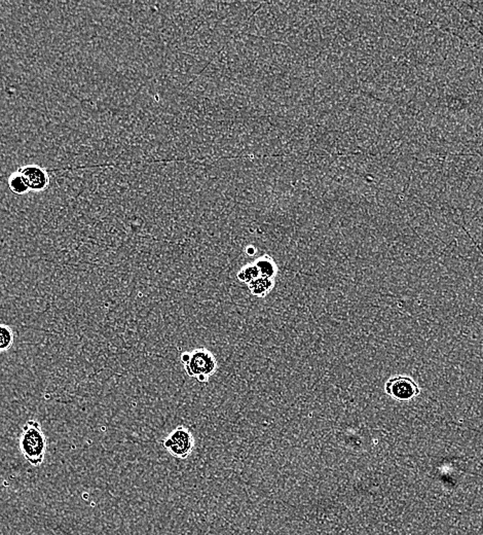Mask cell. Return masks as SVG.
<instances>
[{"instance_id": "cell-1", "label": "cell", "mask_w": 483, "mask_h": 535, "mask_svg": "<svg viewBox=\"0 0 483 535\" xmlns=\"http://www.w3.org/2000/svg\"><path fill=\"white\" fill-rule=\"evenodd\" d=\"M48 440L41 423L29 420L23 426L20 436V450L31 466H39L46 458Z\"/></svg>"}, {"instance_id": "cell-3", "label": "cell", "mask_w": 483, "mask_h": 535, "mask_svg": "<svg viewBox=\"0 0 483 535\" xmlns=\"http://www.w3.org/2000/svg\"><path fill=\"white\" fill-rule=\"evenodd\" d=\"M163 446L173 457L186 459L195 449V438L190 429L184 426H177L163 441Z\"/></svg>"}, {"instance_id": "cell-2", "label": "cell", "mask_w": 483, "mask_h": 535, "mask_svg": "<svg viewBox=\"0 0 483 535\" xmlns=\"http://www.w3.org/2000/svg\"><path fill=\"white\" fill-rule=\"evenodd\" d=\"M181 363L185 373L200 383L208 382L218 368L215 355L204 347L197 348L190 352H183L181 354Z\"/></svg>"}, {"instance_id": "cell-8", "label": "cell", "mask_w": 483, "mask_h": 535, "mask_svg": "<svg viewBox=\"0 0 483 535\" xmlns=\"http://www.w3.org/2000/svg\"><path fill=\"white\" fill-rule=\"evenodd\" d=\"M9 190L13 191L16 195L22 196L27 194L29 191L26 182L23 179L22 175L18 171L14 172L13 174L8 177Z\"/></svg>"}, {"instance_id": "cell-11", "label": "cell", "mask_w": 483, "mask_h": 535, "mask_svg": "<svg viewBox=\"0 0 483 535\" xmlns=\"http://www.w3.org/2000/svg\"><path fill=\"white\" fill-rule=\"evenodd\" d=\"M246 254L247 256H255L256 254V249L254 246H247L246 249Z\"/></svg>"}, {"instance_id": "cell-7", "label": "cell", "mask_w": 483, "mask_h": 535, "mask_svg": "<svg viewBox=\"0 0 483 535\" xmlns=\"http://www.w3.org/2000/svg\"><path fill=\"white\" fill-rule=\"evenodd\" d=\"M255 264L256 267L258 268L260 276L270 278V279H275L277 276L279 269L275 259L268 254L261 256L260 258L256 259L253 261Z\"/></svg>"}, {"instance_id": "cell-6", "label": "cell", "mask_w": 483, "mask_h": 535, "mask_svg": "<svg viewBox=\"0 0 483 535\" xmlns=\"http://www.w3.org/2000/svg\"><path fill=\"white\" fill-rule=\"evenodd\" d=\"M247 285H248L249 291H250L252 296L263 299L274 289L275 280L260 276Z\"/></svg>"}, {"instance_id": "cell-10", "label": "cell", "mask_w": 483, "mask_h": 535, "mask_svg": "<svg viewBox=\"0 0 483 535\" xmlns=\"http://www.w3.org/2000/svg\"><path fill=\"white\" fill-rule=\"evenodd\" d=\"M258 277H260V273L254 263L247 264L237 274L238 280L245 284H250Z\"/></svg>"}, {"instance_id": "cell-5", "label": "cell", "mask_w": 483, "mask_h": 535, "mask_svg": "<svg viewBox=\"0 0 483 535\" xmlns=\"http://www.w3.org/2000/svg\"><path fill=\"white\" fill-rule=\"evenodd\" d=\"M29 191L39 193L46 191L50 186V175L48 170L39 165H25L19 168Z\"/></svg>"}, {"instance_id": "cell-4", "label": "cell", "mask_w": 483, "mask_h": 535, "mask_svg": "<svg viewBox=\"0 0 483 535\" xmlns=\"http://www.w3.org/2000/svg\"><path fill=\"white\" fill-rule=\"evenodd\" d=\"M385 390L389 396L400 401H410L421 392L419 385L406 376L391 378L385 385Z\"/></svg>"}, {"instance_id": "cell-9", "label": "cell", "mask_w": 483, "mask_h": 535, "mask_svg": "<svg viewBox=\"0 0 483 535\" xmlns=\"http://www.w3.org/2000/svg\"><path fill=\"white\" fill-rule=\"evenodd\" d=\"M15 341V334L11 326L0 324V354L8 351Z\"/></svg>"}]
</instances>
